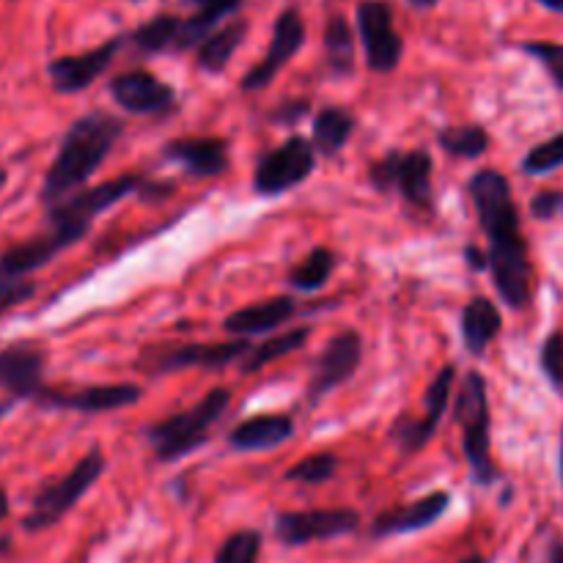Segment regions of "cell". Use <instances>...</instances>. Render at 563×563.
<instances>
[{
    "label": "cell",
    "mask_w": 563,
    "mask_h": 563,
    "mask_svg": "<svg viewBox=\"0 0 563 563\" xmlns=\"http://www.w3.org/2000/svg\"><path fill=\"white\" fill-rule=\"evenodd\" d=\"M476 207L478 225L489 240L487 269L493 273L495 289L509 308L520 311L531 300V253L520 229L515 192L500 170L484 168L467 185Z\"/></svg>",
    "instance_id": "1"
},
{
    "label": "cell",
    "mask_w": 563,
    "mask_h": 563,
    "mask_svg": "<svg viewBox=\"0 0 563 563\" xmlns=\"http://www.w3.org/2000/svg\"><path fill=\"white\" fill-rule=\"evenodd\" d=\"M124 135V121L115 115L104 113V110H93V113L80 115L75 124L66 130L64 141H60L58 154H55L53 165L47 168L42 181V201L44 207H55L64 198L75 196L77 190L88 185L93 174L102 168L108 154Z\"/></svg>",
    "instance_id": "2"
},
{
    "label": "cell",
    "mask_w": 563,
    "mask_h": 563,
    "mask_svg": "<svg viewBox=\"0 0 563 563\" xmlns=\"http://www.w3.org/2000/svg\"><path fill=\"white\" fill-rule=\"evenodd\" d=\"M456 423L462 427V449H465L467 465H471L473 482L489 487L498 482V467L493 462V440H489V399L487 379L478 372H467L456 394Z\"/></svg>",
    "instance_id": "3"
},
{
    "label": "cell",
    "mask_w": 563,
    "mask_h": 563,
    "mask_svg": "<svg viewBox=\"0 0 563 563\" xmlns=\"http://www.w3.org/2000/svg\"><path fill=\"white\" fill-rule=\"evenodd\" d=\"M231 394L225 388H214L190 410L170 416L165 421L146 429V440L154 449L159 462H176L181 456L192 454L209 440V429L223 418L229 410Z\"/></svg>",
    "instance_id": "4"
},
{
    "label": "cell",
    "mask_w": 563,
    "mask_h": 563,
    "mask_svg": "<svg viewBox=\"0 0 563 563\" xmlns=\"http://www.w3.org/2000/svg\"><path fill=\"white\" fill-rule=\"evenodd\" d=\"M146 190H152V185L137 174H124L119 176V179L102 181V185L97 187H82V190H77L75 196L64 198V201L47 209L49 229L64 231V234H69L71 240L80 242L82 236L91 231V223L99 218V214L113 209L115 203L124 201L126 196H135V192H146Z\"/></svg>",
    "instance_id": "5"
},
{
    "label": "cell",
    "mask_w": 563,
    "mask_h": 563,
    "mask_svg": "<svg viewBox=\"0 0 563 563\" xmlns=\"http://www.w3.org/2000/svg\"><path fill=\"white\" fill-rule=\"evenodd\" d=\"M108 462L99 449H91L64 478H55V482L44 484L36 493L31 506V515L22 520V528L31 533L47 531V528L58 526L66 515L77 506V500L99 482V476L104 473Z\"/></svg>",
    "instance_id": "6"
},
{
    "label": "cell",
    "mask_w": 563,
    "mask_h": 563,
    "mask_svg": "<svg viewBox=\"0 0 563 563\" xmlns=\"http://www.w3.org/2000/svg\"><path fill=\"white\" fill-rule=\"evenodd\" d=\"M368 181L379 192L399 190L405 201L418 209L434 207L432 154L423 152V148H412V152L405 154L394 148L385 157L374 159L368 165Z\"/></svg>",
    "instance_id": "7"
},
{
    "label": "cell",
    "mask_w": 563,
    "mask_h": 563,
    "mask_svg": "<svg viewBox=\"0 0 563 563\" xmlns=\"http://www.w3.org/2000/svg\"><path fill=\"white\" fill-rule=\"evenodd\" d=\"M313 168H317V152H313L311 141L302 135H291L289 141L258 159L256 174H253V190L264 198L284 196V192L300 187L313 174Z\"/></svg>",
    "instance_id": "8"
},
{
    "label": "cell",
    "mask_w": 563,
    "mask_h": 563,
    "mask_svg": "<svg viewBox=\"0 0 563 563\" xmlns=\"http://www.w3.org/2000/svg\"><path fill=\"white\" fill-rule=\"evenodd\" d=\"M366 66L377 75H390L401 64L405 38L396 31L394 5L388 0H361L355 11Z\"/></svg>",
    "instance_id": "9"
},
{
    "label": "cell",
    "mask_w": 563,
    "mask_h": 563,
    "mask_svg": "<svg viewBox=\"0 0 563 563\" xmlns=\"http://www.w3.org/2000/svg\"><path fill=\"white\" fill-rule=\"evenodd\" d=\"M454 379H456V368L443 366V372L432 379L427 396H423V416L410 418L405 412V416L396 418V423L390 427L388 438L394 440L396 449H399L401 454L405 456L418 454V451H423L429 443H432L434 432L440 429V421H443L445 410H449V399H451V390H454Z\"/></svg>",
    "instance_id": "10"
},
{
    "label": "cell",
    "mask_w": 563,
    "mask_h": 563,
    "mask_svg": "<svg viewBox=\"0 0 563 563\" xmlns=\"http://www.w3.org/2000/svg\"><path fill=\"white\" fill-rule=\"evenodd\" d=\"M361 528V515L352 509H311L284 511L275 517V537L286 548H302L324 539H339Z\"/></svg>",
    "instance_id": "11"
},
{
    "label": "cell",
    "mask_w": 563,
    "mask_h": 563,
    "mask_svg": "<svg viewBox=\"0 0 563 563\" xmlns=\"http://www.w3.org/2000/svg\"><path fill=\"white\" fill-rule=\"evenodd\" d=\"M363 361V339L357 330H341L339 335L328 341L324 352L319 355L317 366H313L311 379L306 388V401L317 407L324 396L333 394L344 383L355 377L357 366Z\"/></svg>",
    "instance_id": "12"
},
{
    "label": "cell",
    "mask_w": 563,
    "mask_h": 563,
    "mask_svg": "<svg viewBox=\"0 0 563 563\" xmlns=\"http://www.w3.org/2000/svg\"><path fill=\"white\" fill-rule=\"evenodd\" d=\"M247 352H251V341L234 339L223 341V344H181L159 352L146 350L141 363L146 368H152V374L185 372V368H209V372H218V368H225L229 363L245 357Z\"/></svg>",
    "instance_id": "13"
},
{
    "label": "cell",
    "mask_w": 563,
    "mask_h": 563,
    "mask_svg": "<svg viewBox=\"0 0 563 563\" xmlns=\"http://www.w3.org/2000/svg\"><path fill=\"white\" fill-rule=\"evenodd\" d=\"M302 44H306V22H302L300 11H280V14L275 16L267 55L242 77V91H262V88H267L269 82L280 75V69L300 53Z\"/></svg>",
    "instance_id": "14"
},
{
    "label": "cell",
    "mask_w": 563,
    "mask_h": 563,
    "mask_svg": "<svg viewBox=\"0 0 563 563\" xmlns=\"http://www.w3.org/2000/svg\"><path fill=\"white\" fill-rule=\"evenodd\" d=\"M44 363L47 355L33 341H14L0 350V390L20 401H33L42 396L44 385Z\"/></svg>",
    "instance_id": "15"
},
{
    "label": "cell",
    "mask_w": 563,
    "mask_h": 563,
    "mask_svg": "<svg viewBox=\"0 0 563 563\" xmlns=\"http://www.w3.org/2000/svg\"><path fill=\"white\" fill-rule=\"evenodd\" d=\"M143 399L141 385L115 383V385H88L77 390H55L44 388L36 399L38 407H58V410L82 412V416H97V412L124 410Z\"/></svg>",
    "instance_id": "16"
},
{
    "label": "cell",
    "mask_w": 563,
    "mask_h": 563,
    "mask_svg": "<svg viewBox=\"0 0 563 563\" xmlns=\"http://www.w3.org/2000/svg\"><path fill=\"white\" fill-rule=\"evenodd\" d=\"M126 36H113L108 42H102L99 47L86 49V53L77 55H60L53 58L47 66V75L53 80V88L58 93H80L91 86L93 80L104 75L113 58L119 55V49L124 47Z\"/></svg>",
    "instance_id": "17"
},
{
    "label": "cell",
    "mask_w": 563,
    "mask_h": 563,
    "mask_svg": "<svg viewBox=\"0 0 563 563\" xmlns=\"http://www.w3.org/2000/svg\"><path fill=\"white\" fill-rule=\"evenodd\" d=\"M108 88L113 102L124 108L126 113L135 115L168 113L176 104L174 86H168V82H163L157 75L146 69L121 71V75L110 80Z\"/></svg>",
    "instance_id": "18"
},
{
    "label": "cell",
    "mask_w": 563,
    "mask_h": 563,
    "mask_svg": "<svg viewBox=\"0 0 563 563\" xmlns=\"http://www.w3.org/2000/svg\"><path fill=\"white\" fill-rule=\"evenodd\" d=\"M451 506L449 493H429L427 498H418L412 504L396 506V509L383 511L377 520L372 522V537L374 539H390V537H405V533L427 531L434 522L443 520V515Z\"/></svg>",
    "instance_id": "19"
},
{
    "label": "cell",
    "mask_w": 563,
    "mask_h": 563,
    "mask_svg": "<svg viewBox=\"0 0 563 563\" xmlns=\"http://www.w3.org/2000/svg\"><path fill=\"white\" fill-rule=\"evenodd\" d=\"M163 154L196 179H212L229 170V143L223 137H176L165 143Z\"/></svg>",
    "instance_id": "20"
},
{
    "label": "cell",
    "mask_w": 563,
    "mask_h": 563,
    "mask_svg": "<svg viewBox=\"0 0 563 563\" xmlns=\"http://www.w3.org/2000/svg\"><path fill=\"white\" fill-rule=\"evenodd\" d=\"M71 245H77V240H71V236L64 234V231L49 229V234L9 247V251L0 256V278L25 280L27 275L47 267L58 253H64L66 247Z\"/></svg>",
    "instance_id": "21"
},
{
    "label": "cell",
    "mask_w": 563,
    "mask_h": 563,
    "mask_svg": "<svg viewBox=\"0 0 563 563\" xmlns=\"http://www.w3.org/2000/svg\"><path fill=\"white\" fill-rule=\"evenodd\" d=\"M295 421L289 416H278V412H269V416H256L247 418V421L236 423L229 432V445L231 449L242 451V454H253V451H273L278 445L289 443L295 438Z\"/></svg>",
    "instance_id": "22"
},
{
    "label": "cell",
    "mask_w": 563,
    "mask_h": 563,
    "mask_svg": "<svg viewBox=\"0 0 563 563\" xmlns=\"http://www.w3.org/2000/svg\"><path fill=\"white\" fill-rule=\"evenodd\" d=\"M297 313V302L291 297H273V300L253 302V306L240 308V311L229 313L223 328L236 339H247V335L269 333V330L280 328L289 322Z\"/></svg>",
    "instance_id": "23"
},
{
    "label": "cell",
    "mask_w": 563,
    "mask_h": 563,
    "mask_svg": "<svg viewBox=\"0 0 563 563\" xmlns=\"http://www.w3.org/2000/svg\"><path fill=\"white\" fill-rule=\"evenodd\" d=\"M192 9L190 16H181L179 38H176V53H185V49H196L209 33H214L220 27V22L225 16L236 14L242 5V0H181Z\"/></svg>",
    "instance_id": "24"
},
{
    "label": "cell",
    "mask_w": 563,
    "mask_h": 563,
    "mask_svg": "<svg viewBox=\"0 0 563 563\" xmlns=\"http://www.w3.org/2000/svg\"><path fill=\"white\" fill-rule=\"evenodd\" d=\"M504 328V317H500L498 306L487 297H473L465 308H462V341L471 355L482 357L487 346L493 344Z\"/></svg>",
    "instance_id": "25"
},
{
    "label": "cell",
    "mask_w": 563,
    "mask_h": 563,
    "mask_svg": "<svg viewBox=\"0 0 563 563\" xmlns=\"http://www.w3.org/2000/svg\"><path fill=\"white\" fill-rule=\"evenodd\" d=\"M245 36H247V20H231L229 25L209 33V36L196 47L198 69L207 71V75H220V71H225V66H229V60L234 58L236 47L245 42Z\"/></svg>",
    "instance_id": "26"
},
{
    "label": "cell",
    "mask_w": 563,
    "mask_h": 563,
    "mask_svg": "<svg viewBox=\"0 0 563 563\" xmlns=\"http://www.w3.org/2000/svg\"><path fill=\"white\" fill-rule=\"evenodd\" d=\"M352 132H355V115L350 110L341 108V104L322 108L313 119V152H322L324 157H335L346 146Z\"/></svg>",
    "instance_id": "27"
},
{
    "label": "cell",
    "mask_w": 563,
    "mask_h": 563,
    "mask_svg": "<svg viewBox=\"0 0 563 563\" xmlns=\"http://www.w3.org/2000/svg\"><path fill=\"white\" fill-rule=\"evenodd\" d=\"M324 64L330 75L344 77L355 69V31L344 14H333L324 22Z\"/></svg>",
    "instance_id": "28"
},
{
    "label": "cell",
    "mask_w": 563,
    "mask_h": 563,
    "mask_svg": "<svg viewBox=\"0 0 563 563\" xmlns=\"http://www.w3.org/2000/svg\"><path fill=\"white\" fill-rule=\"evenodd\" d=\"M181 16L176 14H157L148 22L137 25L135 31L126 36V42L143 55H159L176 49V38H179Z\"/></svg>",
    "instance_id": "29"
},
{
    "label": "cell",
    "mask_w": 563,
    "mask_h": 563,
    "mask_svg": "<svg viewBox=\"0 0 563 563\" xmlns=\"http://www.w3.org/2000/svg\"><path fill=\"white\" fill-rule=\"evenodd\" d=\"M308 339H311V328H297V330H289V333L275 335V339L264 341V344L251 346V352L245 355V363H242V374L262 372V368L269 366V363L302 350V344H306Z\"/></svg>",
    "instance_id": "30"
},
{
    "label": "cell",
    "mask_w": 563,
    "mask_h": 563,
    "mask_svg": "<svg viewBox=\"0 0 563 563\" xmlns=\"http://www.w3.org/2000/svg\"><path fill=\"white\" fill-rule=\"evenodd\" d=\"M438 143L451 157L478 159L489 148V132L482 124L445 126V130H440Z\"/></svg>",
    "instance_id": "31"
},
{
    "label": "cell",
    "mask_w": 563,
    "mask_h": 563,
    "mask_svg": "<svg viewBox=\"0 0 563 563\" xmlns=\"http://www.w3.org/2000/svg\"><path fill=\"white\" fill-rule=\"evenodd\" d=\"M335 269V253L330 247H313L289 273V284L300 291H319Z\"/></svg>",
    "instance_id": "32"
},
{
    "label": "cell",
    "mask_w": 563,
    "mask_h": 563,
    "mask_svg": "<svg viewBox=\"0 0 563 563\" xmlns=\"http://www.w3.org/2000/svg\"><path fill=\"white\" fill-rule=\"evenodd\" d=\"M339 473V456L335 454H313L308 460H300L297 465H291L286 471V482H295V484H317L330 482V478Z\"/></svg>",
    "instance_id": "33"
},
{
    "label": "cell",
    "mask_w": 563,
    "mask_h": 563,
    "mask_svg": "<svg viewBox=\"0 0 563 563\" xmlns=\"http://www.w3.org/2000/svg\"><path fill=\"white\" fill-rule=\"evenodd\" d=\"M520 168L522 174L528 176H548L553 174V170L563 168V132L553 135L550 141L539 143V146H533L531 152L522 157Z\"/></svg>",
    "instance_id": "34"
},
{
    "label": "cell",
    "mask_w": 563,
    "mask_h": 563,
    "mask_svg": "<svg viewBox=\"0 0 563 563\" xmlns=\"http://www.w3.org/2000/svg\"><path fill=\"white\" fill-rule=\"evenodd\" d=\"M258 553H262V533L251 531H236L220 544L214 563H258Z\"/></svg>",
    "instance_id": "35"
},
{
    "label": "cell",
    "mask_w": 563,
    "mask_h": 563,
    "mask_svg": "<svg viewBox=\"0 0 563 563\" xmlns=\"http://www.w3.org/2000/svg\"><path fill=\"white\" fill-rule=\"evenodd\" d=\"M539 366H542L548 383L563 396V330H553L544 339L542 352H539Z\"/></svg>",
    "instance_id": "36"
},
{
    "label": "cell",
    "mask_w": 563,
    "mask_h": 563,
    "mask_svg": "<svg viewBox=\"0 0 563 563\" xmlns=\"http://www.w3.org/2000/svg\"><path fill=\"white\" fill-rule=\"evenodd\" d=\"M520 49L548 69L555 86L563 91V44L561 42H522Z\"/></svg>",
    "instance_id": "37"
},
{
    "label": "cell",
    "mask_w": 563,
    "mask_h": 563,
    "mask_svg": "<svg viewBox=\"0 0 563 563\" xmlns=\"http://www.w3.org/2000/svg\"><path fill=\"white\" fill-rule=\"evenodd\" d=\"M33 291H36V286H33V280H5L0 278V313L11 311L14 306H20V302L31 300Z\"/></svg>",
    "instance_id": "38"
},
{
    "label": "cell",
    "mask_w": 563,
    "mask_h": 563,
    "mask_svg": "<svg viewBox=\"0 0 563 563\" xmlns=\"http://www.w3.org/2000/svg\"><path fill=\"white\" fill-rule=\"evenodd\" d=\"M563 212V192L561 190H542L533 196L531 214L537 220H553Z\"/></svg>",
    "instance_id": "39"
},
{
    "label": "cell",
    "mask_w": 563,
    "mask_h": 563,
    "mask_svg": "<svg viewBox=\"0 0 563 563\" xmlns=\"http://www.w3.org/2000/svg\"><path fill=\"white\" fill-rule=\"evenodd\" d=\"M308 99H291V102H284L278 104V110L273 113V121H280V124H297L300 119H306L308 115Z\"/></svg>",
    "instance_id": "40"
},
{
    "label": "cell",
    "mask_w": 563,
    "mask_h": 563,
    "mask_svg": "<svg viewBox=\"0 0 563 563\" xmlns=\"http://www.w3.org/2000/svg\"><path fill=\"white\" fill-rule=\"evenodd\" d=\"M465 258H467V264H471V269H476V273L487 269V253L478 251L476 245L465 247Z\"/></svg>",
    "instance_id": "41"
},
{
    "label": "cell",
    "mask_w": 563,
    "mask_h": 563,
    "mask_svg": "<svg viewBox=\"0 0 563 563\" xmlns=\"http://www.w3.org/2000/svg\"><path fill=\"white\" fill-rule=\"evenodd\" d=\"M548 563H563V542H553L548 550Z\"/></svg>",
    "instance_id": "42"
},
{
    "label": "cell",
    "mask_w": 563,
    "mask_h": 563,
    "mask_svg": "<svg viewBox=\"0 0 563 563\" xmlns=\"http://www.w3.org/2000/svg\"><path fill=\"white\" fill-rule=\"evenodd\" d=\"M407 3H410L412 9H418V11H429V9H434L440 0H407Z\"/></svg>",
    "instance_id": "43"
},
{
    "label": "cell",
    "mask_w": 563,
    "mask_h": 563,
    "mask_svg": "<svg viewBox=\"0 0 563 563\" xmlns=\"http://www.w3.org/2000/svg\"><path fill=\"white\" fill-rule=\"evenodd\" d=\"M537 3L548 11H555V14H563V0H537Z\"/></svg>",
    "instance_id": "44"
},
{
    "label": "cell",
    "mask_w": 563,
    "mask_h": 563,
    "mask_svg": "<svg viewBox=\"0 0 563 563\" xmlns=\"http://www.w3.org/2000/svg\"><path fill=\"white\" fill-rule=\"evenodd\" d=\"M5 517H9V495L0 487V520H5Z\"/></svg>",
    "instance_id": "45"
},
{
    "label": "cell",
    "mask_w": 563,
    "mask_h": 563,
    "mask_svg": "<svg viewBox=\"0 0 563 563\" xmlns=\"http://www.w3.org/2000/svg\"><path fill=\"white\" fill-rule=\"evenodd\" d=\"M460 563H489V559H484V555H471V559H465Z\"/></svg>",
    "instance_id": "46"
},
{
    "label": "cell",
    "mask_w": 563,
    "mask_h": 563,
    "mask_svg": "<svg viewBox=\"0 0 563 563\" xmlns=\"http://www.w3.org/2000/svg\"><path fill=\"white\" fill-rule=\"evenodd\" d=\"M5 181H9V174H5V170L0 168V190H3V187H5Z\"/></svg>",
    "instance_id": "47"
},
{
    "label": "cell",
    "mask_w": 563,
    "mask_h": 563,
    "mask_svg": "<svg viewBox=\"0 0 563 563\" xmlns=\"http://www.w3.org/2000/svg\"><path fill=\"white\" fill-rule=\"evenodd\" d=\"M561 482H563V438H561Z\"/></svg>",
    "instance_id": "48"
},
{
    "label": "cell",
    "mask_w": 563,
    "mask_h": 563,
    "mask_svg": "<svg viewBox=\"0 0 563 563\" xmlns=\"http://www.w3.org/2000/svg\"><path fill=\"white\" fill-rule=\"evenodd\" d=\"M132 3H141V0H132Z\"/></svg>",
    "instance_id": "49"
}]
</instances>
